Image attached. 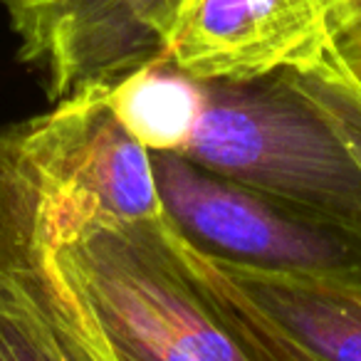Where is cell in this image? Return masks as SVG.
<instances>
[{
	"label": "cell",
	"instance_id": "cell-1",
	"mask_svg": "<svg viewBox=\"0 0 361 361\" xmlns=\"http://www.w3.org/2000/svg\"><path fill=\"white\" fill-rule=\"evenodd\" d=\"M50 191V188H47ZM55 262L119 361H255L186 270L166 216H62Z\"/></svg>",
	"mask_w": 361,
	"mask_h": 361
},
{
	"label": "cell",
	"instance_id": "cell-2",
	"mask_svg": "<svg viewBox=\"0 0 361 361\" xmlns=\"http://www.w3.org/2000/svg\"><path fill=\"white\" fill-rule=\"evenodd\" d=\"M180 156L238 183L361 228V171L292 70L206 82V104Z\"/></svg>",
	"mask_w": 361,
	"mask_h": 361
},
{
	"label": "cell",
	"instance_id": "cell-3",
	"mask_svg": "<svg viewBox=\"0 0 361 361\" xmlns=\"http://www.w3.org/2000/svg\"><path fill=\"white\" fill-rule=\"evenodd\" d=\"M156 191L173 233L228 267L361 285V228L193 164L151 154Z\"/></svg>",
	"mask_w": 361,
	"mask_h": 361
},
{
	"label": "cell",
	"instance_id": "cell-4",
	"mask_svg": "<svg viewBox=\"0 0 361 361\" xmlns=\"http://www.w3.org/2000/svg\"><path fill=\"white\" fill-rule=\"evenodd\" d=\"M0 361H119L55 262L50 191L25 126H0Z\"/></svg>",
	"mask_w": 361,
	"mask_h": 361
},
{
	"label": "cell",
	"instance_id": "cell-5",
	"mask_svg": "<svg viewBox=\"0 0 361 361\" xmlns=\"http://www.w3.org/2000/svg\"><path fill=\"white\" fill-rule=\"evenodd\" d=\"M356 0H176L164 62L201 82L314 70L336 55Z\"/></svg>",
	"mask_w": 361,
	"mask_h": 361
},
{
	"label": "cell",
	"instance_id": "cell-6",
	"mask_svg": "<svg viewBox=\"0 0 361 361\" xmlns=\"http://www.w3.org/2000/svg\"><path fill=\"white\" fill-rule=\"evenodd\" d=\"M104 92H77L47 114L23 121L52 203L72 218H161L151 154L111 114Z\"/></svg>",
	"mask_w": 361,
	"mask_h": 361
},
{
	"label": "cell",
	"instance_id": "cell-7",
	"mask_svg": "<svg viewBox=\"0 0 361 361\" xmlns=\"http://www.w3.org/2000/svg\"><path fill=\"white\" fill-rule=\"evenodd\" d=\"M228 282L287 339L319 361H361V285L216 262Z\"/></svg>",
	"mask_w": 361,
	"mask_h": 361
},
{
	"label": "cell",
	"instance_id": "cell-8",
	"mask_svg": "<svg viewBox=\"0 0 361 361\" xmlns=\"http://www.w3.org/2000/svg\"><path fill=\"white\" fill-rule=\"evenodd\" d=\"M106 104L149 154H183L206 104V82L154 62L106 87Z\"/></svg>",
	"mask_w": 361,
	"mask_h": 361
},
{
	"label": "cell",
	"instance_id": "cell-9",
	"mask_svg": "<svg viewBox=\"0 0 361 361\" xmlns=\"http://www.w3.org/2000/svg\"><path fill=\"white\" fill-rule=\"evenodd\" d=\"M176 247L186 265V270L193 275V280L201 285V290L208 295V300L216 305L221 317L228 322L235 336L243 341L255 361H319L307 354L302 346H297L292 339H287L270 319L260 314L231 282L223 277V272L216 267V262L208 260L198 250H193L186 240L176 235Z\"/></svg>",
	"mask_w": 361,
	"mask_h": 361
},
{
	"label": "cell",
	"instance_id": "cell-10",
	"mask_svg": "<svg viewBox=\"0 0 361 361\" xmlns=\"http://www.w3.org/2000/svg\"><path fill=\"white\" fill-rule=\"evenodd\" d=\"M292 75L361 171V85L341 60L339 50L324 65L314 70H292Z\"/></svg>",
	"mask_w": 361,
	"mask_h": 361
},
{
	"label": "cell",
	"instance_id": "cell-11",
	"mask_svg": "<svg viewBox=\"0 0 361 361\" xmlns=\"http://www.w3.org/2000/svg\"><path fill=\"white\" fill-rule=\"evenodd\" d=\"M339 47H361V0H356L354 16H351L344 37L339 40Z\"/></svg>",
	"mask_w": 361,
	"mask_h": 361
},
{
	"label": "cell",
	"instance_id": "cell-12",
	"mask_svg": "<svg viewBox=\"0 0 361 361\" xmlns=\"http://www.w3.org/2000/svg\"><path fill=\"white\" fill-rule=\"evenodd\" d=\"M339 55L346 62L351 75L356 77V82L361 85V47H339Z\"/></svg>",
	"mask_w": 361,
	"mask_h": 361
}]
</instances>
